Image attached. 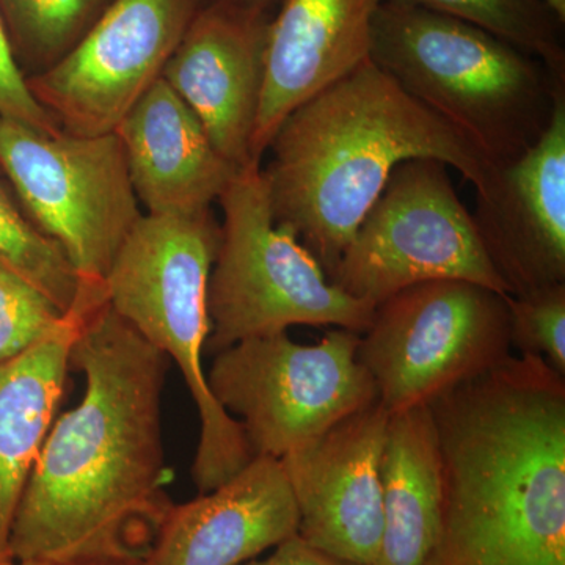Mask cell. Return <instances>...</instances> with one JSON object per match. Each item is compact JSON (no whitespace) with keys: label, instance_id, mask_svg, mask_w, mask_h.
<instances>
[{"label":"cell","instance_id":"obj_20","mask_svg":"<svg viewBox=\"0 0 565 565\" xmlns=\"http://www.w3.org/2000/svg\"><path fill=\"white\" fill-rule=\"evenodd\" d=\"M467 22L565 77L564 24L546 0H403Z\"/></svg>","mask_w":565,"mask_h":565},{"label":"cell","instance_id":"obj_17","mask_svg":"<svg viewBox=\"0 0 565 565\" xmlns=\"http://www.w3.org/2000/svg\"><path fill=\"white\" fill-rule=\"evenodd\" d=\"M115 132L134 192L148 214L211 211L239 170L215 150L191 107L162 77L134 104Z\"/></svg>","mask_w":565,"mask_h":565},{"label":"cell","instance_id":"obj_28","mask_svg":"<svg viewBox=\"0 0 565 565\" xmlns=\"http://www.w3.org/2000/svg\"><path fill=\"white\" fill-rule=\"evenodd\" d=\"M0 565H147V563H57V561L7 559Z\"/></svg>","mask_w":565,"mask_h":565},{"label":"cell","instance_id":"obj_14","mask_svg":"<svg viewBox=\"0 0 565 565\" xmlns=\"http://www.w3.org/2000/svg\"><path fill=\"white\" fill-rule=\"evenodd\" d=\"M269 22L225 3H204L162 73L236 169L253 163Z\"/></svg>","mask_w":565,"mask_h":565},{"label":"cell","instance_id":"obj_23","mask_svg":"<svg viewBox=\"0 0 565 565\" xmlns=\"http://www.w3.org/2000/svg\"><path fill=\"white\" fill-rule=\"evenodd\" d=\"M66 321L50 297L0 266V363L11 362L57 333Z\"/></svg>","mask_w":565,"mask_h":565},{"label":"cell","instance_id":"obj_7","mask_svg":"<svg viewBox=\"0 0 565 565\" xmlns=\"http://www.w3.org/2000/svg\"><path fill=\"white\" fill-rule=\"evenodd\" d=\"M362 334L330 329L316 344L288 332L247 338L215 353L207 385L241 423L253 457L282 459L379 401L359 359Z\"/></svg>","mask_w":565,"mask_h":565},{"label":"cell","instance_id":"obj_12","mask_svg":"<svg viewBox=\"0 0 565 565\" xmlns=\"http://www.w3.org/2000/svg\"><path fill=\"white\" fill-rule=\"evenodd\" d=\"M388 419L377 401L280 459L299 514L297 535L349 565H374L381 550Z\"/></svg>","mask_w":565,"mask_h":565},{"label":"cell","instance_id":"obj_13","mask_svg":"<svg viewBox=\"0 0 565 565\" xmlns=\"http://www.w3.org/2000/svg\"><path fill=\"white\" fill-rule=\"evenodd\" d=\"M471 215L509 296L565 282V92L541 139L476 191Z\"/></svg>","mask_w":565,"mask_h":565},{"label":"cell","instance_id":"obj_16","mask_svg":"<svg viewBox=\"0 0 565 565\" xmlns=\"http://www.w3.org/2000/svg\"><path fill=\"white\" fill-rule=\"evenodd\" d=\"M297 526L280 460L256 456L222 486L173 504L147 565H243L296 535Z\"/></svg>","mask_w":565,"mask_h":565},{"label":"cell","instance_id":"obj_21","mask_svg":"<svg viewBox=\"0 0 565 565\" xmlns=\"http://www.w3.org/2000/svg\"><path fill=\"white\" fill-rule=\"evenodd\" d=\"M111 2L114 0H0V18L22 71L31 70L29 76H32L61 61Z\"/></svg>","mask_w":565,"mask_h":565},{"label":"cell","instance_id":"obj_3","mask_svg":"<svg viewBox=\"0 0 565 565\" xmlns=\"http://www.w3.org/2000/svg\"><path fill=\"white\" fill-rule=\"evenodd\" d=\"M263 169L270 210L321 264L334 267L399 163L433 158L476 191L493 166L433 110L367 61L281 122Z\"/></svg>","mask_w":565,"mask_h":565},{"label":"cell","instance_id":"obj_2","mask_svg":"<svg viewBox=\"0 0 565 565\" xmlns=\"http://www.w3.org/2000/svg\"><path fill=\"white\" fill-rule=\"evenodd\" d=\"M429 407L444 500L427 565H565V377L509 355Z\"/></svg>","mask_w":565,"mask_h":565},{"label":"cell","instance_id":"obj_22","mask_svg":"<svg viewBox=\"0 0 565 565\" xmlns=\"http://www.w3.org/2000/svg\"><path fill=\"white\" fill-rule=\"evenodd\" d=\"M0 266L50 297L66 313L79 292L81 277L61 245L41 233L0 181Z\"/></svg>","mask_w":565,"mask_h":565},{"label":"cell","instance_id":"obj_1","mask_svg":"<svg viewBox=\"0 0 565 565\" xmlns=\"http://www.w3.org/2000/svg\"><path fill=\"white\" fill-rule=\"evenodd\" d=\"M70 367L84 374V396L44 438L9 559L147 563L174 504L161 426L169 359L107 302L82 327Z\"/></svg>","mask_w":565,"mask_h":565},{"label":"cell","instance_id":"obj_25","mask_svg":"<svg viewBox=\"0 0 565 565\" xmlns=\"http://www.w3.org/2000/svg\"><path fill=\"white\" fill-rule=\"evenodd\" d=\"M0 114L29 122L40 131L50 134L62 131L61 126L32 95L28 76L17 61L2 18H0Z\"/></svg>","mask_w":565,"mask_h":565},{"label":"cell","instance_id":"obj_27","mask_svg":"<svg viewBox=\"0 0 565 565\" xmlns=\"http://www.w3.org/2000/svg\"><path fill=\"white\" fill-rule=\"evenodd\" d=\"M210 2L225 3V6L234 7V9L248 11V13L259 14V17L273 20L274 14L280 9L282 0H206V3Z\"/></svg>","mask_w":565,"mask_h":565},{"label":"cell","instance_id":"obj_8","mask_svg":"<svg viewBox=\"0 0 565 565\" xmlns=\"http://www.w3.org/2000/svg\"><path fill=\"white\" fill-rule=\"evenodd\" d=\"M511 351L508 296L478 282L438 280L377 305L359 359L392 415L429 405Z\"/></svg>","mask_w":565,"mask_h":565},{"label":"cell","instance_id":"obj_18","mask_svg":"<svg viewBox=\"0 0 565 565\" xmlns=\"http://www.w3.org/2000/svg\"><path fill=\"white\" fill-rule=\"evenodd\" d=\"M109 302L104 282L81 280L61 330L0 363V564L9 559L14 515L68 381L71 348L85 321Z\"/></svg>","mask_w":565,"mask_h":565},{"label":"cell","instance_id":"obj_11","mask_svg":"<svg viewBox=\"0 0 565 565\" xmlns=\"http://www.w3.org/2000/svg\"><path fill=\"white\" fill-rule=\"evenodd\" d=\"M206 0H114L73 50L28 77L36 102L73 136L115 132L161 79Z\"/></svg>","mask_w":565,"mask_h":565},{"label":"cell","instance_id":"obj_6","mask_svg":"<svg viewBox=\"0 0 565 565\" xmlns=\"http://www.w3.org/2000/svg\"><path fill=\"white\" fill-rule=\"evenodd\" d=\"M218 203L223 222L207 285L206 353L292 326L366 332L375 307L341 291L303 244L277 225L262 163L237 170Z\"/></svg>","mask_w":565,"mask_h":565},{"label":"cell","instance_id":"obj_4","mask_svg":"<svg viewBox=\"0 0 565 565\" xmlns=\"http://www.w3.org/2000/svg\"><path fill=\"white\" fill-rule=\"evenodd\" d=\"M370 61L493 167L541 139L565 92V77L533 55L403 0H384L379 9Z\"/></svg>","mask_w":565,"mask_h":565},{"label":"cell","instance_id":"obj_19","mask_svg":"<svg viewBox=\"0 0 565 565\" xmlns=\"http://www.w3.org/2000/svg\"><path fill=\"white\" fill-rule=\"evenodd\" d=\"M384 534L374 565H427L441 523V456L429 405L390 415L382 456Z\"/></svg>","mask_w":565,"mask_h":565},{"label":"cell","instance_id":"obj_15","mask_svg":"<svg viewBox=\"0 0 565 565\" xmlns=\"http://www.w3.org/2000/svg\"><path fill=\"white\" fill-rule=\"evenodd\" d=\"M384 0H282L269 22L252 161L262 163L281 122L323 88L370 61Z\"/></svg>","mask_w":565,"mask_h":565},{"label":"cell","instance_id":"obj_29","mask_svg":"<svg viewBox=\"0 0 565 565\" xmlns=\"http://www.w3.org/2000/svg\"><path fill=\"white\" fill-rule=\"evenodd\" d=\"M553 11L565 22V0H546Z\"/></svg>","mask_w":565,"mask_h":565},{"label":"cell","instance_id":"obj_26","mask_svg":"<svg viewBox=\"0 0 565 565\" xmlns=\"http://www.w3.org/2000/svg\"><path fill=\"white\" fill-rule=\"evenodd\" d=\"M243 565H349L343 561L319 552L313 546L308 545L299 535L286 539L280 545L270 550V555L266 557H255Z\"/></svg>","mask_w":565,"mask_h":565},{"label":"cell","instance_id":"obj_10","mask_svg":"<svg viewBox=\"0 0 565 565\" xmlns=\"http://www.w3.org/2000/svg\"><path fill=\"white\" fill-rule=\"evenodd\" d=\"M0 169L82 280L104 281L141 217L117 132L50 134L0 114Z\"/></svg>","mask_w":565,"mask_h":565},{"label":"cell","instance_id":"obj_9","mask_svg":"<svg viewBox=\"0 0 565 565\" xmlns=\"http://www.w3.org/2000/svg\"><path fill=\"white\" fill-rule=\"evenodd\" d=\"M438 280L478 282L509 296L448 166L433 158L408 159L390 177L330 281L377 307L411 286Z\"/></svg>","mask_w":565,"mask_h":565},{"label":"cell","instance_id":"obj_24","mask_svg":"<svg viewBox=\"0 0 565 565\" xmlns=\"http://www.w3.org/2000/svg\"><path fill=\"white\" fill-rule=\"evenodd\" d=\"M508 308L512 349L541 356L565 377V282L508 296Z\"/></svg>","mask_w":565,"mask_h":565},{"label":"cell","instance_id":"obj_5","mask_svg":"<svg viewBox=\"0 0 565 565\" xmlns=\"http://www.w3.org/2000/svg\"><path fill=\"white\" fill-rule=\"evenodd\" d=\"M221 243L211 211L141 214L104 278L109 305L177 364L196 405L192 465L199 493L232 479L253 459L243 426L212 396L203 356L211 333L207 285Z\"/></svg>","mask_w":565,"mask_h":565}]
</instances>
